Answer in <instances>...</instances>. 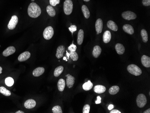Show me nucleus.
<instances>
[{
  "mask_svg": "<svg viewBox=\"0 0 150 113\" xmlns=\"http://www.w3.org/2000/svg\"><path fill=\"white\" fill-rule=\"evenodd\" d=\"M45 72V69L43 67H38L35 69L32 72V74L34 77H39L43 74Z\"/></svg>",
  "mask_w": 150,
  "mask_h": 113,
  "instance_id": "nucleus-17",
  "label": "nucleus"
},
{
  "mask_svg": "<svg viewBox=\"0 0 150 113\" xmlns=\"http://www.w3.org/2000/svg\"><path fill=\"white\" fill-rule=\"evenodd\" d=\"M65 46L63 45L59 46L57 49V53H56V56L57 59H60L63 57L64 53L65 52Z\"/></svg>",
  "mask_w": 150,
  "mask_h": 113,
  "instance_id": "nucleus-13",
  "label": "nucleus"
},
{
  "mask_svg": "<svg viewBox=\"0 0 150 113\" xmlns=\"http://www.w3.org/2000/svg\"><path fill=\"white\" fill-rule=\"evenodd\" d=\"M64 10L66 15H70L73 10V2L72 0H66L64 4Z\"/></svg>",
  "mask_w": 150,
  "mask_h": 113,
  "instance_id": "nucleus-3",
  "label": "nucleus"
},
{
  "mask_svg": "<svg viewBox=\"0 0 150 113\" xmlns=\"http://www.w3.org/2000/svg\"><path fill=\"white\" fill-rule=\"evenodd\" d=\"M64 60H65L66 61H67V60L66 59V58L65 57H64Z\"/></svg>",
  "mask_w": 150,
  "mask_h": 113,
  "instance_id": "nucleus-46",
  "label": "nucleus"
},
{
  "mask_svg": "<svg viewBox=\"0 0 150 113\" xmlns=\"http://www.w3.org/2000/svg\"><path fill=\"white\" fill-rule=\"evenodd\" d=\"M18 23V18L16 15L12 16L11 19L8 24V29L10 30H13L16 27Z\"/></svg>",
  "mask_w": 150,
  "mask_h": 113,
  "instance_id": "nucleus-7",
  "label": "nucleus"
},
{
  "mask_svg": "<svg viewBox=\"0 0 150 113\" xmlns=\"http://www.w3.org/2000/svg\"><path fill=\"white\" fill-rule=\"evenodd\" d=\"M127 70L129 73L136 76L141 75V74L142 73V71L140 68L139 66H137V65L134 64L128 65Z\"/></svg>",
  "mask_w": 150,
  "mask_h": 113,
  "instance_id": "nucleus-2",
  "label": "nucleus"
},
{
  "mask_svg": "<svg viewBox=\"0 0 150 113\" xmlns=\"http://www.w3.org/2000/svg\"><path fill=\"white\" fill-rule=\"evenodd\" d=\"M0 93L7 96H9L11 95V92L4 87H0Z\"/></svg>",
  "mask_w": 150,
  "mask_h": 113,
  "instance_id": "nucleus-29",
  "label": "nucleus"
},
{
  "mask_svg": "<svg viewBox=\"0 0 150 113\" xmlns=\"http://www.w3.org/2000/svg\"><path fill=\"white\" fill-rule=\"evenodd\" d=\"M102 52V49L100 46H95L94 47L93 51V55L94 57L95 58L99 57L101 53Z\"/></svg>",
  "mask_w": 150,
  "mask_h": 113,
  "instance_id": "nucleus-20",
  "label": "nucleus"
},
{
  "mask_svg": "<svg viewBox=\"0 0 150 113\" xmlns=\"http://www.w3.org/2000/svg\"><path fill=\"white\" fill-rule=\"evenodd\" d=\"M52 112L53 113H62V110L61 107L59 105H56L52 109Z\"/></svg>",
  "mask_w": 150,
  "mask_h": 113,
  "instance_id": "nucleus-33",
  "label": "nucleus"
},
{
  "mask_svg": "<svg viewBox=\"0 0 150 113\" xmlns=\"http://www.w3.org/2000/svg\"><path fill=\"white\" fill-rule=\"evenodd\" d=\"M67 56L68 57V58H69V57L70 56V54H69V53L67 52Z\"/></svg>",
  "mask_w": 150,
  "mask_h": 113,
  "instance_id": "nucleus-45",
  "label": "nucleus"
},
{
  "mask_svg": "<svg viewBox=\"0 0 150 113\" xmlns=\"http://www.w3.org/2000/svg\"><path fill=\"white\" fill-rule=\"evenodd\" d=\"M67 77V80H66V84L67 85V87L69 88H71L73 87L74 83H75V78L73 76L69 74H67L66 75Z\"/></svg>",
  "mask_w": 150,
  "mask_h": 113,
  "instance_id": "nucleus-8",
  "label": "nucleus"
},
{
  "mask_svg": "<svg viewBox=\"0 0 150 113\" xmlns=\"http://www.w3.org/2000/svg\"><path fill=\"white\" fill-rule=\"evenodd\" d=\"M141 34L142 37V41L144 42H147L148 41V34L145 29H142L141 32Z\"/></svg>",
  "mask_w": 150,
  "mask_h": 113,
  "instance_id": "nucleus-30",
  "label": "nucleus"
},
{
  "mask_svg": "<svg viewBox=\"0 0 150 113\" xmlns=\"http://www.w3.org/2000/svg\"><path fill=\"white\" fill-rule=\"evenodd\" d=\"M142 3L144 6H149L150 5V0H142Z\"/></svg>",
  "mask_w": 150,
  "mask_h": 113,
  "instance_id": "nucleus-38",
  "label": "nucleus"
},
{
  "mask_svg": "<svg viewBox=\"0 0 150 113\" xmlns=\"http://www.w3.org/2000/svg\"><path fill=\"white\" fill-rule=\"evenodd\" d=\"M90 111V106L89 105H85L83 108V113H89Z\"/></svg>",
  "mask_w": 150,
  "mask_h": 113,
  "instance_id": "nucleus-35",
  "label": "nucleus"
},
{
  "mask_svg": "<svg viewBox=\"0 0 150 113\" xmlns=\"http://www.w3.org/2000/svg\"><path fill=\"white\" fill-rule=\"evenodd\" d=\"M66 83L64 79L61 78L59 80L57 83V87L58 89L60 92H62L64 90L65 87Z\"/></svg>",
  "mask_w": 150,
  "mask_h": 113,
  "instance_id": "nucleus-23",
  "label": "nucleus"
},
{
  "mask_svg": "<svg viewBox=\"0 0 150 113\" xmlns=\"http://www.w3.org/2000/svg\"><path fill=\"white\" fill-rule=\"evenodd\" d=\"M32 1H33H33H34V0H32Z\"/></svg>",
  "mask_w": 150,
  "mask_h": 113,
  "instance_id": "nucleus-48",
  "label": "nucleus"
},
{
  "mask_svg": "<svg viewBox=\"0 0 150 113\" xmlns=\"http://www.w3.org/2000/svg\"><path fill=\"white\" fill-rule=\"evenodd\" d=\"M16 113H24V112L22 111H21V110H19L18 111L15 112Z\"/></svg>",
  "mask_w": 150,
  "mask_h": 113,
  "instance_id": "nucleus-43",
  "label": "nucleus"
},
{
  "mask_svg": "<svg viewBox=\"0 0 150 113\" xmlns=\"http://www.w3.org/2000/svg\"><path fill=\"white\" fill-rule=\"evenodd\" d=\"M84 36V33L82 29H80L78 34V37H77V44L78 45H81L83 43V39Z\"/></svg>",
  "mask_w": 150,
  "mask_h": 113,
  "instance_id": "nucleus-22",
  "label": "nucleus"
},
{
  "mask_svg": "<svg viewBox=\"0 0 150 113\" xmlns=\"http://www.w3.org/2000/svg\"><path fill=\"white\" fill-rule=\"evenodd\" d=\"M136 102L137 106L139 107V108H143L147 104V98L144 94H139L137 97Z\"/></svg>",
  "mask_w": 150,
  "mask_h": 113,
  "instance_id": "nucleus-4",
  "label": "nucleus"
},
{
  "mask_svg": "<svg viewBox=\"0 0 150 113\" xmlns=\"http://www.w3.org/2000/svg\"><path fill=\"white\" fill-rule=\"evenodd\" d=\"M36 105V101L33 99H28L24 103V106L27 109H31L34 108Z\"/></svg>",
  "mask_w": 150,
  "mask_h": 113,
  "instance_id": "nucleus-10",
  "label": "nucleus"
},
{
  "mask_svg": "<svg viewBox=\"0 0 150 113\" xmlns=\"http://www.w3.org/2000/svg\"><path fill=\"white\" fill-rule=\"evenodd\" d=\"M5 83L8 87H11L14 85V80L11 77H7L5 79Z\"/></svg>",
  "mask_w": 150,
  "mask_h": 113,
  "instance_id": "nucleus-31",
  "label": "nucleus"
},
{
  "mask_svg": "<svg viewBox=\"0 0 150 113\" xmlns=\"http://www.w3.org/2000/svg\"><path fill=\"white\" fill-rule=\"evenodd\" d=\"M95 29L97 34H100L102 33L103 29V22L101 19H98L95 23Z\"/></svg>",
  "mask_w": 150,
  "mask_h": 113,
  "instance_id": "nucleus-9",
  "label": "nucleus"
},
{
  "mask_svg": "<svg viewBox=\"0 0 150 113\" xmlns=\"http://www.w3.org/2000/svg\"><path fill=\"white\" fill-rule=\"evenodd\" d=\"M110 113H121V112L117 110H111V111L110 112Z\"/></svg>",
  "mask_w": 150,
  "mask_h": 113,
  "instance_id": "nucleus-40",
  "label": "nucleus"
},
{
  "mask_svg": "<svg viewBox=\"0 0 150 113\" xmlns=\"http://www.w3.org/2000/svg\"><path fill=\"white\" fill-rule=\"evenodd\" d=\"M107 27L114 31H117L118 30V26L114 21L109 20L107 23Z\"/></svg>",
  "mask_w": 150,
  "mask_h": 113,
  "instance_id": "nucleus-21",
  "label": "nucleus"
},
{
  "mask_svg": "<svg viewBox=\"0 0 150 113\" xmlns=\"http://www.w3.org/2000/svg\"><path fill=\"white\" fill-rule=\"evenodd\" d=\"M143 113H150V109H148V110H147L145 111H144Z\"/></svg>",
  "mask_w": 150,
  "mask_h": 113,
  "instance_id": "nucleus-42",
  "label": "nucleus"
},
{
  "mask_svg": "<svg viewBox=\"0 0 150 113\" xmlns=\"http://www.w3.org/2000/svg\"><path fill=\"white\" fill-rule=\"evenodd\" d=\"M70 57L73 61H77L78 59V55L76 51H70Z\"/></svg>",
  "mask_w": 150,
  "mask_h": 113,
  "instance_id": "nucleus-32",
  "label": "nucleus"
},
{
  "mask_svg": "<svg viewBox=\"0 0 150 113\" xmlns=\"http://www.w3.org/2000/svg\"><path fill=\"white\" fill-rule=\"evenodd\" d=\"M123 29L125 33L130 35L134 33V29L132 26L129 24H125L123 26Z\"/></svg>",
  "mask_w": 150,
  "mask_h": 113,
  "instance_id": "nucleus-19",
  "label": "nucleus"
},
{
  "mask_svg": "<svg viewBox=\"0 0 150 113\" xmlns=\"http://www.w3.org/2000/svg\"><path fill=\"white\" fill-rule=\"evenodd\" d=\"M122 16L124 19L128 20H130L136 19L137 15L135 13L132 11H127L124 12L122 14Z\"/></svg>",
  "mask_w": 150,
  "mask_h": 113,
  "instance_id": "nucleus-6",
  "label": "nucleus"
},
{
  "mask_svg": "<svg viewBox=\"0 0 150 113\" xmlns=\"http://www.w3.org/2000/svg\"><path fill=\"white\" fill-rule=\"evenodd\" d=\"M120 88L117 86H114L112 87L109 90V93L111 95L117 94L119 92Z\"/></svg>",
  "mask_w": 150,
  "mask_h": 113,
  "instance_id": "nucleus-28",
  "label": "nucleus"
},
{
  "mask_svg": "<svg viewBox=\"0 0 150 113\" xmlns=\"http://www.w3.org/2000/svg\"><path fill=\"white\" fill-rule=\"evenodd\" d=\"M85 2H89L90 0H84Z\"/></svg>",
  "mask_w": 150,
  "mask_h": 113,
  "instance_id": "nucleus-47",
  "label": "nucleus"
},
{
  "mask_svg": "<svg viewBox=\"0 0 150 113\" xmlns=\"http://www.w3.org/2000/svg\"><path fill=\"white\" fill-rule=\"evenodd\" d=\"M54 34V30L53 28L49 26L46 28L43 32V37L46 40H50Z\"/></svg>",
  "mask_w": 150,
  "mask_h": 113,
  "instance_id": "nucleus-5",
  "label": "nucleus"
},
{
  "mask_svg": "<svg viewBox=\"0 0 150 113\" xmlns=\"http://www.w3.org/2000/svg\"><path fill=\"white\" fill-rule=\"evenodd\" d=\"M27 12L30 17L33 18H36L41 15L42 10L38 5L36 3L32 2L28 6Z\"/></svg>",
  "mask_w": 150,
  "mask_h": 113,
  "instance_id": "nucleus-1",
  "label": "nucleus"
},
{
  "mask_svg": "<svg viewBox=\"0 0 150 113\" xmlns=\"http://www.w3.org/2000/svg\"><path fill=\"white\" fill-rule=\"evenodd\" d=\"M101 103V98L100 96H97V100L95 101V104H99Z\"/></svg>",
  "mask_w": 150,
  "mask_h": 113,
  "instance_id": "nucleus-39",
  "label": "nucleus"
},
{
  "mask_svg": "<svg viewBox=\"0 0 150 113\" xmlns=\"http://www.w3.org/2000/svg\"><path fill=\"white\" fill-rule=\"evenodd\" d=\"M94 90L95 93L98 94H101L105 92L106 91V88L105 86L98 85L94 87Z\"/></svg>",
  "mask_w": 150,
  "mask_h": 113,
  "instance_id": "nucleus-15",
  "label": "nucleus"
},
{
  "mask_svg": "<svg viewBox=\"0 0 150 113\" xmlns=\"http://www.w3.org/2000/svg\"><path fill=\"white\" fill-rule=\"evenodd\" d=\"M30 53L29 51H25L19 55V56L18 57V61L20 62H23L24 61H27L30 57Z\"/></svg>",
  "mask_w": 150,
  "mask_h": 113,
  "instance_id": "nucleus-12",
  "label": "nucleus"
},
{
  "mask_svg": "<svg viewBox=\"0 0 150 113\" xmlns=\"http://www.w3.org/2000/svg\"><path fill=\"white\" fill-rule=\"evenodd\" d=\"M115 49L118 54L122 55L125 52V47L120 43L117 44L115 46Z\"/></svg>",
  "mask_w": 150,
  "mask_h": 113,
  "instance_id": "nucleus-18",
  "label": "nucleus"
},
{
  "mask_svg": "<svg viewBox=\"0 0 150 113\" xmlns=\"http://www.w3.org/2000/svg\"><path fill=\"white\" fill-rule=\"evenodd\" d=\"M112 38L111 33L109 31H106L103 35V41L104 43H108L110 41Z\"/></svg>",
  "mask_w": 150,
  "mask_h": 113,
  "instance_id": "nucleus-16",
  "label": "nucleus"
},
{
  "mask_svg": "<svg viewBox=\"0 0 150 113\" xmlns=\"http://www.w3.org/2000/svg\"><path fill=\"white\" fill-rule=\"evenodd\" d=\"M2 67H0V74L2 73Z\"/></svg>",
  "mask_w": 150,
  "mask_h": 113,
  "instance_id": "nucleus-44",
  "label": "nucleus"
},
{
  "mask_svg": "<svg viewBox=\"0 0 150 113\" xmlns=\"http://www.w3.org/2000/svg\"><path fill=\"white\" fill-rule=\"evenodd\" d=\"M82 11L83 12L84 15L86 19H89L90 16V12L88 7L85 5H83L82 8Z\"/></svg>",
  "mask_w": 150,
  "mask_h": 113,
  "instance_id": "nucleus-24",
  "label": "nucleus"
},
{
  "mask_svg": "<svg viewBox=\"0 0 150 113\" xmlns=\"http://www.w3.org/2000/svg\"><path fill=\"white\" fill-rule=\"evenodd\" d=\"M64 69V68L62 66H59L57 67L56 69H55L54 71V76L56 77L59 76V75L62 73Z\"/></svg>",
  "mask_w": 150,
  "mask_h": 113,
  "instance_id": "nucleus-25",
  "label": "nucleus"
},
{
  "mask_svg": "<svg viewBox=\"0 0 150 113\" xmlns=\"http://www.w3.org/2000/svg\"><path fill=\"white\" fill-rule=\"evenodd\" d=\"M15 51L16 50L14 46H9L2 53V54L5 57H7L13 54L15 52Z\"/></svg>",
  "mask_w": 150,
  "mask_h": 113,
  "instance_id": "nucleus-11",
  "label": "nucleus"
},
{
  "mask_svg": "<svg viewBox=\"0 0 150 113\" xmlns=\"http://www.w3.org/2000/svg\"><path fill=\"white\" fill-rule=\"evenodd\" d=\"M114 105H109L108 107V109L109 110H112V109H113Z\"/></svg>",
  "mask_w": 150,
  "mask_h": 113,
  "instance_id": "nucleus-41",
  "label": "nucleus"
},
{
  "mask_svg": "<svg viewBox=\"0 0 150 113\" xmlns=\"http://www.w3.org/2000/svg\"><path fill=\"white\" fill-rule=\"evenodd\" d=\"M68 49L70 51H75L77 50V46L72 43V45H71L70 46L68 47Z\"/></svg>",
  "mask_w": 150,
  "mask_h": 113,
  "instance_id": "nucleus-36",
  "label": "nucleus"
},
{
  "mask_svg": "<svg viewBox=\"0 0 150 113\" xmlns=\"http://www.w3.org/2000/svg\"><path fill=\"white\" fill-rule=\"evenodd\" d=\"M69 30H70L72 34L74 32L76 31L77 30V26L76 25H71L70 27L69 28Z\"/></svg>",
  "mask_w": 150,
  "mask_h": 113,
  "instance_id": "nucleus-37",
  "label": "nucleus"
},
{
  "mask_svg": "<svg viewBox=\"0 0 150 113\" xmlns=\"http://www.w3.org/2000/svg\"><path fill=\"white\" fill-rule=\"evenodd\" d=\"M141 62L144 67L146 68L150 67V58L148 56L143 55L141 58Z\"/></svg>",
  "mask_w": 150,
  "mask_h": 113,
  "instance_id": "nucleus-14",
  "label": "nucleus"
},
{
  "mask_svg": "<svg viewBox=\"0 0 150 113\" xmlns=\"http://www.w3.org/2000/svg\"><path fill=\"white\" fill-rule=\"evenodd\" d=\"M47 12L51 17H54L56 14V12L51 6H48L47 7Z\"/></svg>",
  "mask_w": 150,
  "mask_h": 113,
  "instance_id": "nucleus-27",
  "label": "nucleus"
},
{
  "mask_svg": "<svg viewBox=\"0 0 150 113\" xmlns=\"http://www.w3.org/2000/svg\"><path fill=\"white\" fill-rule=\"evenodd\" d=\"M50 3L51 6L55 7L60 3V0H50Z\"/></svg>",
  "mask_w": 150,
  "mask_h": 113,
  "instance_id": "nucleus-34",
  "label": "nucleus"
},
{
  "mask_svg": "<svg viewBox=\"0 0 150 113\" xmlns=\"http://www.w3.org/2000/svg\"><path fill=\"white\" fill-rule=\"evenodd\" d=\"M93 84L92 83H91L90 81H88L87 82L85 83L82 86L83 87V89L85 90V91H89L90 90L92 89V88H93Z\"/></svg>",
  "mask_w": 150,
  "mask_h": 113,
  "instance_id": "nucleus-26",
  "label": "nucleus"
}]
</instances>
